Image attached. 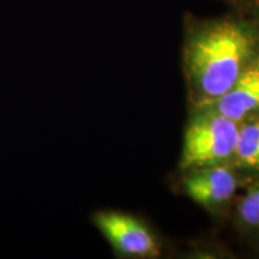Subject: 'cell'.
<instances>
[{
	"label": "cell",
	"instance_id": "cell-6",
	"mask_svg": "<svg viewBox=\"0 0 259 259\" xmlns=\"http://www.w3.org/2000/svg\"><path fill=\"white\" fill-rule=\"evenodd\" d=\"M231 164L240 173L259 176V114L239 122Z\"/></svg>",
	"mask_w": 259,
	"mask_h": 259
},
{
	"label": "cell",
	"instance_id": "cell-2",
	"mask_svg": "<svg viewBox=\"0 0 259 259\" xmlns=\"http://www.w3.org/2000/svg\"><path fill=\"white\" fill-rule=\"evenodd\" d=\"M239 122L233 121L209 107L190 111L179 169L231 163L238 139Z\"/></svg>",
	"mask_w": 259,
	"mask_h": 259
},
{
	"label": "cell",
	"instance_id": "cell-5",
	"mask_svg": "<svg viewBox=\"0 0 259 259\" xmlns=\"http://www.w3.org/2000/svg\"><path fill=\"white\" fill-rule=\"evenodd\" d=\"M206 107L215 109L220 114L236 122L258 115L259 54L247 65L231 88Z\"/></svg>",
	"mask_w": 259,
	"mask_h": 259
},
{
	"label": "cell",
	"instance_id": "cell-3",
	"mask_svg": "<svg viewBox=\"0 0 259 259\" xmlns=\"http://www.w3.org/2000/svg\"><path fill=\"white\" fill-rule=\"evenodd\" d=\"M93 222L116 254L128 258H157L161 244L143 221L115 210H100Z\"/></svg>",
	"mask_w": 259,
	"mask_h": 259
},
{
	"label": "cell",
	"instance_id": "cell-1",
	"mask_svg": "<svg viewBox=\"0 0 259 259\" xmlns=\"http://www.w3.org/2000/svg\"><path fill=\"white\" fill-rule=\"evenodd\" d=\"M258 54L259 32L239 16L187 17L183 70L190 111L216 101Z\"/></svg>",
	"mask_w": 259,
	"mask_h": 259
},
{
	"label": "cell",
	"instance_id": "cell-8",
	"mask_svg": "<svg viewBox=\"0 0 259 259\" xmlns=\"http://www.w3.org/2000/svg\"><path fill=\"white\" fill-rule=\"evenodd\" d=\"M228 11L245 19L259 32V0H222Z\"/></svg>",
	"mask_w": 259,
	"mask_h": 259
},
{
	"label": "cell",
	"instance_id": "cell-4",
	"mask_svg": "<svg viewBox=\"0 0 259 259\" xmlns=\"http://www.w3.org/2000/svg\"><path fill=\"white\" fill-rule=\"evenodd\" d=\"M183 190L193 203L216 211L228 205L240 187L241 174L231 163L183 171Z\"/></svg>",
	"mask_w": 259,
	"mask_h": 259
},
{
	"label": "cell",
	"instance_id": "cell-7",
	"mask_svg": "<svg viewBox=\"0 0 259 259\" xmlns=\"http://www.w3.org/2000/svg\"><path fill=\"white\" fill-rule=\"evenodd\" d=\"M236 220L245 229H259V180L255 181L239 200Z\"/></svg>",
	"mask_w": 259,
	"mask_h": 259
}]
</instances>
